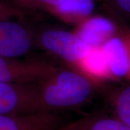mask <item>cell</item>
<instances>
[{"label": "cell", "mask_w": 130, "mask_h": 130, "mask_svg": "<svg viewBox=\"0 0 130 130\" xmlns=\"http://www.w3.org/2000/svg\"><path fill=\"white\" fill-rule=\"evenodd\" d=\"M40 111L57 113L80 106L93 95L94 85L85 74L59 68L38 83Z\"/></svg>", "instance_id": "1"}, {"label": "cell", "mask_w": 130, "mask_h": 130, "mask_svg": "<svg viewBox=\"0 0 130 130\" xmlns=\"http://www.w3.org/2000/svg\"><path fill=\"white\" fill-rule=\"evenodd\" d=\"M36 46L71 64L79 66L93 47L75 33L61 29H46L36 33Z\"/></svg>", "instance_id": "2"}, {"label": "cell", "mask_w": 130, "mask_h": 130, "mask_svg": "<svg viewBox=\"0 0 130 130\" xmlns=\"http://www.w3.org/2000/svg\"><path fill=\"white\" fill-rule=\"evenodd\" d=\"M40 111L38 83H0V115Z\"/></svg>", "instance_id": "3"}, {"label": "cell", "mask_w": 130, "mask_h": 130, "mask_svg": "<svg viewBox=\"0 0 130 130\" xmlns=\"http://www.w3.org/2000/svg\"><path fill=\"white\" fill-rule=\"evenodd\" d=\"M18 19H0V56L19 59L36 46V32Z\"/></svg>", "instance_id": "4"}, {"label": "cell", "mask_w": 130, "mask_h": 130, "mask_svg": "<svg viewBox=\"0 0 130 130\" xmlns=\"http://www.w3.org/2000/svg\"><path fill=\"white\" fill-rule=\"evenodd\" d=\"M58 67L46 61L0 56V83H39Z\"/></svg>", "instance_id": "5"}, {"label": "cell", "mask_w": 130, "mask_h": 130, "mask_svg": "<svg viewBox=\"0 0 130 130\" xmlns=\"http://www.w3.org/2000/svg\"><path fill=\"white\" fill-rule=\"evenodd\" d=\"M64 124L57 113L0 115V130H54Z\"/></svg>", "instance_id": "6"}, {"label": "cell", "mask_w": 130, "mask_h": 130, "mask_svg": "<svg viewBox=\"0 0 130 130\" xmlns=\"http://www.w3.org/2000/svg\"><path fill=\"white\" fill-rule=\"evenodd\" d=\"M115 23L102 17H90L79 24L77 34L90 46L101 47L110 38L116 36Z\"/></svg>", "instance_id": "7"}, {"label": "cell", "mask_w": 130, "mask_h": 130, "mask_svg": "<svg viewBox=\"0 0 130 130\" xmlns=\"http://www.w3.org/2000/svg\"><path fill=\"white\" fill-rule=\"evenodd\" d=\"M112 77H127L129 70V50L124 36L116 35L102 46Z\"/></svg>", "instance_id": "8"}, {"label": "cell", "mask_w": 130, "mask_h": 130, "mask_svg": "<svg viewBox=\"0 0 130 130\" xmlns=\"http://www.w3.org/2000/svg\"><path fill=\"white\" fill-rule=\"evenodd\" d=\"M54 130H130V128L114 117L95 113L64 123Z\"/></svg>", "instance_id": "9"}, {"label": "cell", "mask_w": 130, "mask_h": 130, "mask_svg": "<svg viewBox=\"0 0 130 130\" xmlns=\"http://www.w3.org/2000/svg\"><path fill=\"white\" fill-rule=\"evenodd\" d=\"M93 7L94 0H64L49 12L65 21L79 24L90 17Z\"/></svg>", "instance_id": "10"}, {"label": "cell", "mask_w": 130, "mask_h": 130, "mask_svg": "<svg viewBox=\"0 0 130 130\" xmlns=\"http://www.w3.org/2000/svg\"><path fill=\"white\" fill-rule=\"evenodd\" d=\"M78 67L83 70L85 74L88 73L89 75L101 78H108L112 77L106 58L103 52L101 47H93L88 55L79 64Z\"/></svg>", "instance_id": "11"}, {"label": "cell", "mask_w": 130, "mask_h": 130, "mask_svg": "<svg viewBox=\"0 0 130 130\" xmlns=\"http://www.w3.org/2000/svg\"><path fill=\"white\" fill-rule=\"evenodd\" d=\"M114 118L130 128V85L121 89L113 100Z\"/></svg>", "instance_id": "12"}, {"label": "cell", "mask_w": 130, "mask_h": 130, "mask_svg": "<svg viewBox=\"0 0 130 130\" xmlns=\"http://www.w3.org/2000/svg\"><path fill=\"white\" fill-rule=\"evenodd\" d=\"M64 0H5L10 5H13L19 9H43L51 10Z\"/></svg>", "instance_id": "13"}, {"label": "cell", "mask_w": 130, "mask_h": 130, "mask_svg": "<svg viewBox=\"0 0 130 130\" xmlns=\"http://www.w3.org/2000/svg\"><path fill=\"white\" fill-rule=\"evenodd\" d=\"M113 14L123 21L130 23V0H105Z\"/></svg>", "instance_id": "14"}, {"label": "cell", "mask_w": 130, "mask_h": 130, "mask_svg": "<svg viewBox=\"0 0 130 130\" xmlns=\"http://www.w3.org/2000/svg\"><path fill=\"white\" fill-rule=\"evenodd\" d=\"M23 10L10 5L5 1L0 0V19L4 18H23Z\"/></svg>", "instance_id": "15"}]
</instances>
